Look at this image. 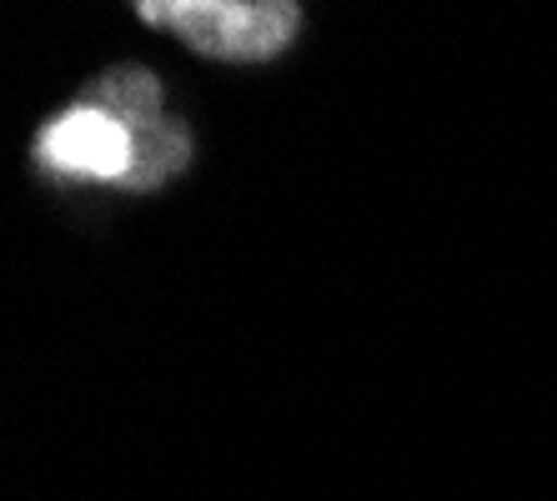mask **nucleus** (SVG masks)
<instances>
[{
  "label": "nucleus",
  "mask_w": 557,
  "mask_h": 501,
  "mask_svg": "<svg viewBox=\"0 0 557 501\" xmlns=\"http://www.w3.org/2000/svg\"><path fill=\"white\" fill-rule=\"evenodd\" d=\"M136 15L182 36L207 61H272L301 30V11L292 0H146Z\"/></svg>",
  "instance_id": "obj_1"
},
{
  "label": "nucleus",
  "mask_w": 557,
  "mask_h": 501,
  "mask_svg": "<svg viewBox=\"0 0 557 501\" xmlns=\"http://www.w3.org/2000/svg\"><path fill=\"white\" fill-rule=\"evenodd\" d=\"M30 161L51 180H86V186H121L126 191L131 171H136V136L121 116L81 96L36 130Z\"/></svg>",
  "instance_id": "obj_2"
},
{
  "label": "nucleus",
  "mask_w": 557,
  "mask_h": 501,
  "mask_svg": "<svg viewBox=\"0 0 557 501\" xmlns=\"http://www.w3.org/2000/svg\"><path fill=\"white\" fill-rule=\"evenodd\" d=\"M86 101L106 105L111 116H121L131 126V136H141V130L166 121V111H161V80H156L146 65H116V71H106V76L86 90Z\"/></svg>",
  "instance_id": "obj_3"
},
{
  "label": "nucleus",
  "mask_w": 557,
  "mask_h": 501,
  "mask_svg": "<svg viewBox=\"0 0 557 501\" xmlns=\"http://www.w3.org/2000/svg\"><path fill=\"white\" fill-rule=\"evenodd\" d=\"M191 155H196L191 130L166 116L161 126L136 136V171H131L126 191H161L171 176H182V171L191 166Z\"/></svg>",
  "instance_id": "obj_4"
}]
</instances>
